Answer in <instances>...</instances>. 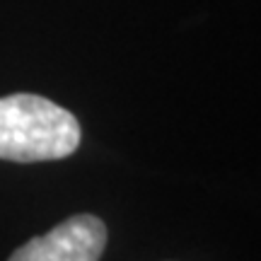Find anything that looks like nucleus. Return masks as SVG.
Segmentation results:
<instances>
[{
  "label": "nucleus",
  "mask_w": 261,
  "mask_h": 261,
  "mask_svg": "<svg viewBox=\"0 0 261 261\" xmlns=\"http://www.w3.org/2000/svg\"><path fill=\"white\" fill-rule=\"evenodd\" d=\"M77 145L80 123L68 109L39 94L0 97V160H63Z\"/></svg>",
  "instance_id": "nucleus-1"
},
{
  "label": "nucleus",
  "mask_w": 261,
  "mask_h": 261,
  "mask_svg": "<svg viewBox=\"0 0 261 261\" xmlns=\"http://www.w3.org/2000/svg\"><path fill=\"white\" fill-rule=\"evenodd\" d=\"M104 247L107 225L97 215L80 213L24 242L8 261H99Z\"/></svg>",
  "instance_id": "nucleus-2"
}]
</instances>
